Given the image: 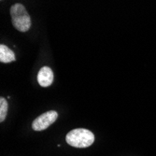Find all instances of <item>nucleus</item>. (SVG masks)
Segmentation results:
<instances>
[{"label":"nucleus","instance_id":"nucleus-1","mask_svg":"<svg viewBox=\"0 0 156 156\" xmlns=\"http://www.w3.org/2000/svg\"><path fill=\"white\" fill-rule=\"evenodd\" d=\"M10 16L13 26L20 32H27L31 27V19L23 5L17 3L11 6Z\"/></svg>","mask_w":156,"mask_h":156},{"label":"nucleus","instance_id":"nucleus-2","mask_svg":"<svg viewBox=\"0 0 156 156\" xmlns=\"http://www.w3.org/2000/svg\"><path fill=\"white\" fill-rule=\"evenodd\" d=\"M66 142L75 148H88L94 141V134L83 128H78L70 131L66 136Z\"/></svg>","mask_w":156,"mask_h":156},{"label":"nucleus","instance_id":"nucleus-3","mask_svg":"<svg viewBox=\"0 0 156 156\" xmlns=\"http://www.w3.org/2000/svg\"><path fill=\"white\" fill-rule=\"evenodd\" d=\"M58 118V113L55 110L47 111L43 114L38 116L36 120H34L32 123V128L35 131H43L51 126Z\"/></svg>","mask_w":156,"mask_h":156},{"label":"nucleus","instance_id":"nucleus-4","mask_svg":"<svg viewBox=\"0 0 156 156\" xmlns=\"http://www.w3.org/2000/svg\"><path fill=\"white\" fill-rule=\"evenodd\" d=\"M37 81L41 87H48L53 81V72L49 66L41 67L37 74Z\"/></svg>","mask_w":156,"mask_h":156},{"label":"nucleus","instance_id":"nucleus-5","mask_svg":"<svg viewBox=\"0 0 156 156\" xmlns=\"http://www.w3.org/2000/svg\"><path fill=\"white\" fill-rule=\"evenodd\" d=\"M13 61H15V54H14V52L6 45H0V62L8 64Z\"/></svg>","mask_w":156,"mask_h":156},{"label":"nucleus","instance_id":"nucleus-6","mask_svg":"<svg viewBox=\"0 0 156 156\" xmlns=\"http://www.w3.org/2000/svg\"><path fill=\"white\" fill-rule=\"evenodd\" d=\"M8 114V101L4 97L0 98V122H4Z\"/></svg>","mask_w":156,"mask_h":156}]
</instances>
